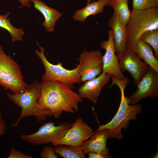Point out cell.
<instances>
[{"instance_id":"obj_17","label":"cell","mask_w":158,"mask_h":158,"mask_svg":"<svg viewBox=\"0 0 158 158\" xmlns=\"http://www.w3.org/2000/svg\"><path fill=\"white\" fill-rule=\"evenodd\" d=\"M134 51L138 57L143 59L150 68L158 72V60L154 55L150 46L140 39L136 42Z\"/></svg>"},{"instance_id":"obj_33","label":"cell","mask_w":158,"mask_h":158,"mask_svg":"<svg viewBox=\"0 0 158 158\" xmlns=\"http://www.w3.org/2000/svg\"><path fill=\"white\" fill-rule=\"evenodd\" d=\"M92 0H86L87 1V4L90 3Z\"/></svg>"},{"instance_id":"obj_20","label":"cell","mask_w":158,"mask_h":158,"mask_svg":"<svg viewBox=\"0 0 158 158\" xmlns=\"http://www.w3.org/2000/svg\"><path fill=\"white\" fill-rule=\"evenodd\" d=\"M10 14L9 11L4 15L0 14V27L9 32L12 42H22L23 40L24 31L23 29L16 28L12 25L8 18Z\"/></svg>"},{"instance_id":"obj_25","label":"cell","mask_w":158,"mask_h":158,"mask_svg":"<svg viewBox=\"0 0 158 158\" xmlns=\"http://www.w3.org/2000/svg\"><path fill=\"white\" fill-rule=\"evenodd\" d=\"M7 158H33L32 156L25 154L13 148H12L10 152L9 156Z\"/></svg>"},{"instance_id":"obj_19","label":"cell","mask_w":158,"mask_h":158,"mask_svg":"<svg viewBox=\"0 0 158 158\" xmlns=\"http://www.w3.org/2000/svg\"><path fill=\"white\" fill-rule=\"evenodd\" d=\"M128 0H112L108 6H111L114 13L120 22L126 26L130 18L131 11L129 9Z\"/></svg>"},{"instance_id":"obj_28","label":"cell","mask_w":158,"mask_h":158,"mask_svg":"<svg viewBox=\"0 0 158 158\" xmlns=\"http://www.w3.org/2000/svg\"><path fill=\"white\" fill-rule=\"evenodd\" d=\"M6 129V123L3 119L0 126V138L4 134Z\"/></svg>"},{"instance_id":"obj_31","label":"cell","mask_w":158,"mask_h":158,"mask_svg":"<svg viewBox=\"0 0 158 158\" xmlns=\"http://www.w3.org/2000/svg\"><path fill=\"white\" fill-rule=\"evenodd\" d=\"M122 80V81H123V80ZM121 81V80H119V81ZM124 81H126V82L127 83H128V82H129L127 80H126V79H125ZM118 82H119V80H118V81H117V82H116V83H115V84H117L116 83H118Z\"/></svg>"},{"instance_id":"obj_2","label":"cell","mask_w":158,"mask_h":158,"mask_svg":"<svg viewBox=\"0 0 158 158\" xmlns=\"http://www.w3.org/2000/svg\"><path fill=\"white\" fill-rule=\"evenodd\" d=\"M41 83L34 81L30 85H27L24 91L17 93L11 94L7 92L8 98L21 111L16 122L11 124V127H18L20 121L26 117L34 116L38 122L44 120L47 116H52L49 110L40 107L38 101L40 96Z\"/></svg>"},{"instance_id":"obj_7","label":"cell","mask_w":158,"mask_h":158,"mask_svg":"<svg viewBox=\"0 0 158 158\" xmlns=\"http://www.w3.org/2000/svg\"><path fill=\"white\" fill-rule=\"evenodd\" d=\"M72 125L64 122L56 126L54 122L51 121L43 124L34 133L21 135L20 137L22 140L34 145L47 144L63 138Z\"/></svg>"},{"instance_id":"obj_26","label":"cell","mask_w":158,"mask_h":158,"mask_svg":"<svg viewBox=\"0 0 158 158\" xmlns=\"http://www.w3.org/2000/svg\"><path fill=\"white\" fill-rule=\"evenodd\" d=\"M88 158H111L113 157L111 155L108 156L96 152H90L88 153Z\"/></svg>"},{"instance_id":"obj_23","label":"cell","mask_w":158,"mask_h":158,"mask_svg":"<svg viewBox=\"0 0 158 158\" xmlns=\"http://www.w3.org/2000/svg\"><path fill=\"white\" fill-rule=\"evenodd\" d=\"M133 9L142 10L158 7V0H133Z\"/></svg>"},{"instance_id":"obj_24","label":"cell","mask_w":158,"mask_h":158,"mask_svg":"<svg viewBox=\"0 0 158 158\" xmlns=\"http://www.w3.org/2000/svg\"><path fill=\"white\" fill-rule=\"evenodd\" d=\"M41 158H57L58 155L54 150V147L51 146H46L43 147L40 152Z\"/></svg>"},{"instance_id":"obj_12","label":"cell","mask_w":158,"mask_h":158,"mask_svg":"<svg viewBox=\"0 0 158 158\" xmlns=\"http://www.w3.org/2000/svg\"><path fill=\"white\" fill-rule=\"evenodd\" d=\"M108 40L102 41L100 44V47L105 51L102 57V72L118 80H121L125 78V76L120 68L118 58L116 54L112 32L111 29L108 30Z\"/></svg>"},{"instance_id":"obj_4","label":"cell","mask_w":158,"mask_h":158,"mask_svg":"<svg viewBox=\"0 0 158 158\" xmlns=\"http://www.w3.org/2000/svg\"><path fill=\"white\" fill-rule=\"evenodd\" d=\"M121 93V100L118 109L114 117L107 123L99 125L97 130L107 129L109 132V138H116L118 140L123 138L121 133L122 128H128L130 121L137 119V115L142 110V107L140 104L129 105L125 96L124 90L125 86H118Z\"/></svg>"},{"instance_id":"obj_36","label":"cell","mask_w":158,"mask_h":158,"mask_svg":"<svg viewBox=\"0 0 158 158\" xmlns=\"http://www.w3.org/2000/svg\"><path fill=\"white\" fill-rule=\"evenodd\" d=\"M121 82V81H120V82H118V83H120V82ZM123 82L125 83H126L127 84V83L126 82H125V81H124ZM118 83H117V84H118Z\"/></svg>"},{"instance_id":"obj_1","label":"cell","mask_w":158,"mask_h":158,"mask_svg":"<svg viewBox=\"0 0 158 158\" xmlns=\"http://www.w3.org/2000/svg\"><path fill=\"white\" fill-rule=\"evenodd\" d=\"M82 102L78 93L61 82L48 80L41 83L38 105L49 110L55 118L60 117L63 111L71 113L78 112V104Z\"/></svg>"},{"instance_id":"obj_3","label":"cell","mask_w":158,"mask_h":158,"mask_svg":"<svg viewBox=\"0 0 158 158\" xmlns=\"http://www.w3.org/2000/svg\"><path fill=\"white\" fill-rule=\"evenodd\" d=\"M126 47L133 50L135 44L144 32L158 29V8L133 9L126 26Z\"/></svg>"},{"instance_id":"obj_22","label":"cell","mask_w":158,"mask_h":158,"mask_svg":"<svg viewBox=\"0 0 158 158\" xmlns=\"http://www.w3.org/2000/svg\"><path fill=\"white\" fill-rule=\"evenodd\" d=\"M140 39L153 48L154 51V56L158 59V29L144 32L141 35Z\"/></svg>"},{"instance_id":"obj_5","label":"cell","mask_w":158,"mask_h":158,"mask_svg":"<svg viewBox=\"0 0 158 158\" xmlns=\"http://www.w3.org/2000/svg\"><path fill=\"white\" fill-rule=\"evenodd\" d=\"M36 44L40 48V51L36 49L35 52L40 59L45 69V73L42 77V82L48 80L59 81L72 90L74 84L81 83L79 64H77L75 68L70 70L64 68L61 62L57 64H52L47 59L44 54V48L40 45L39 42H37Z\"/></svg>"},{"instance_id":"obj_27","label":"cell","mask_w":158,"mask_h":158,"mask_svg":"<svg viewBox=\"0 0 158 158\" xmlns=\"http://www.w3.org/2000/svg\"><path fill=\"white\" fill-rule=\"evenodd\" d=\"M20 4L19 8L23 7L31 8L32 6L31 0H18Z\"/></svg>"},{"instance_id":"obj_14","label":"cell","mask_w":158,"mask_h":158,"mask_svg":"<svg viewBox=\"0 0 158 158\" xmlns=\"http://www.w3.org/2000/svg\"><path fill=\"white\" fill-rule=\"evenodd\" d=\"M90 138L89 140H85L81 146L85 153L86 154L90 152H95L111 155L106 146L107 140L109 138L108 129L97 130Z\"/></svg>"},{"instance_id":"obj_21","label":"cell","mask_w":158,"mask_h":158,"mask_svg":"<svg viewBox=\"0 0 158 158\" xmlns=\"http://www.w3.org/2000/svg\"><path fill=\"white\" fill-rule=\"evenodd\" d=\"M55 153L64 158H85L86 154L83 151L81 146L59 144L54 146Z\"/></svg>"},{"instance_id":"obj_30","label":"cell","mask_w":158,"mask_h":158,"mask_svg":"<svg viewBox=\"0 0 158 158\" xmlns=\"http://www.w3.org/2000/svg\"><path fill=\"white\" fill-rule=\"evenodd\" d=\"M3 119L2 114L0 112V126Z\"/></svg>"},{"instance_id":"obj_8","label":"cell","mask_w":158,"mask_h":158,"mask_svg":"<svg viewBox=\"0 0 158 158\" xmlns=\"http://www.w3.org/2000/svg\"><path fill=\"white\" fill-rule=\"evenodd\" d=\"M120 70L128 71L137 85L149 68V66L142 61L132 49L126 47L122 52L116 53Z\"/></svg>"},{"instance_id":"obj_11","label":"cell","mask_w":158,"mask_h":158,"mask_svg":"<svg viewBox=\"0 0 158 158\" xmlns=\"http://www.w3.org/2000/svg\"><path fill=\"white\" fill-rule=\"evenodd\" d=\"M94 130L80 117L77 118L64 137L51 142L54 146L64 144L81 146L94 133Z\"/></svg>"},{"instance_id":"obj_29","label":"cell","mask_w":158,"mask_h":158,"mask_svg":"<svg viewBox=\"0 0 158 158\" xmlns=\"http://www.w3.org/2000/svg\"><path fill=\"white\" fill-rule=\"evenodd\" d=\"M158 145H157V151L155 155L153 157H152L153 158H158Z\"/></svg>"},{"instance_id":"obj_32","label":"cell","mask_w":158,"mask_h":158,"mask_svg":"<svg viewBox=\"0 0 158 158\" xmlns=\"http://www.w3.org/2000/svg\"><path fill=\"white\" fill-rule=\"evenodd\" d=\"M107 1V6H108L109 4L111 2L112 0H106Z\"/></svg>"},{"instance_id":"obj_15","label":"cell","mask_w":158,"mask_h":158,"mask_svg":"<svg viewBox=\"0 0 158 158\" xmlns=\"http://www.w3.org/2000/svg\"><path fill=\"white\" fill-rule=\"evenodd\" d=\"M34 8L42 14L44 18L42 25L48 32L55 31L56 21L62 16V14L58 10L51 8L40 0H31Z\"/></svg>"},{"instance_id":"obj_37","label":"cell","mask_w":158,"mask_h":158,"mask_svg":"<svg viewBox=\"0 0 158 158\" xmlns=\"http://www.w3.org/2000/svg\"><path fill=\"white\" fill-rule=\"evenodd\" d=\"M125 81V82H126V83H127L126 82V81ZM117 83L116 84H117Z\"/></svg>"},{"instance_id":"obj_9","label":"cell","mask_w":158,"mask_h":158,"mask_svg":"<svg viewBox=\"0 0 158 158\" xmlns=\"http://www.w3.org/2000/svg\"><path fill=\"white\" fill-rule=\"evenodd\" d=\"M103 56L98 50L87 51L84 49L78 59L81 82H85L97 77L102 71Z\"/></svg>"},{"instance_id":"obj_18","label":"cell","mask_w":158,"mask_h":158,"mask_svg":"<svg viewBox=\"0 0 158 158\" xmlns=\"http://www.w3.org/2000/svg\"><path fill=\"white\" fill-rule=\"evenodd\" d=\"M107 5L106 0L93 1L87 4L84 8L76 10L73 18L75 20L84 23L89 16L102 13L104 7Z\"/></svg>"},{"instance_id":"obj_35","label":"cell","mask_w":158,"mask_h":158,"mask_svg":"<svg viewBox=\"0 0 158 158\" xmlns=\"http://www.w3.org/2000/svg\"><path fill=\"white\" fill-rule=\"evenodd\" d=\"M122 83V82H120V83H119V84H120V83ZM123 83H124V84H126V85H127V84L126 83H124V82H123ZM119 83H118V84H117V85H118V84H119Z\"/></svg>"},{"instance_id":"obj_16","label":"cell","mask_w":158,"mask_h":158,"mask_svg":"<svg viewBox=\"0 0 158 158\" xmlns=\"http://www.w3.org/2000/svg\"><path fill=\"white\" fill-rule=\"evenodd\" d=\"M108 25L112 32L116 53L123 52L126 47V26L120 22L114 13L109 19Z\"/></svg>"},{"instance_id":"obj_34","label":"cell","mask_w":158,"mask_h":158,"mask_svg":"<svg viewBox=\"0 0 158 158\" xmlns=\"http://www.w3.org/2000/svg\"><path fill=\"white\" fill-rule=\"evenodd\" d=\"M125 79L127 80L129 82V80L128 78H126ZM125 79H124V80H125ZM122 80H123V79H122ZM118 80H117L116 81H117H117H118ZM123 82H124V81H123ZM115 82V83H116V82ZM129 82H128V83H129Z\"/></svg>"},{"instance_id":"obj_13","label":"cell","mask_w":158,"mask_h":158,"mask_svg":"<svg viewBox=\"0 0 158 158\" xmlns=\"http://www.w3.org/2000/svg\"><path fill=\"white\" fill-rule=\"evenodd\" d=\"M111 78L110 75L102 72L97 77L85 82L78 88V93L82 98H86L96 104L103 87Z\"/></svg>"},{"instance_id":"obj_6","label":"cell","mask_w":158,"mask_h":158,"mask_svg":"<svg viewBox=\"0 0 158 158\" xmlns=\"http://www.w3.org/2000/svg\"><path fill=\"white\" fill-rule=\"evenodd\" d=\"M0 85L13 93L23 92L27 85L20 67L11 57L5 53L0 44Z\"/></svg>"},{"instance_id":"obj_10","label":"cell","mask_w":158,"mask_h":158,"mask_svg":"<svg viewBox=\"0 0 158 158\" xmlns=\"http://www.w3.org/2000/svg\"><path fill=\"white\" fill-rule=\"evenodd\" d=\"M137 89L129 97H126L129 105L135 104L141 99L155 98L158 96V72L149 68L140 82Z\"/></svg>"}]
</instances>
